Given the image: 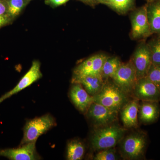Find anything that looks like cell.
Listing matches in <instances>:
<instances>
[{
  "mask_svg": "<svg viewBox=\"0 0 160 160\" xmlns=\"http://www.w3.org/2000/svg\"><path fill=\"white\" fill-rule=\"evenodd\" d=\"M127 129L113 123L95 128L89 138L90 147L95 151L115 147L125 137Z\"/></svg>",
  "mask_w": 160,
  "mask_h": 160,
  "instance_id": "6da1fadb",
  "label": "cell"
},
{
  "mask_svg": "<svg viewBox=\"0 0 160 160\" xmlns=\"http://www.w3.org/2000/svg\"><path fill=\"white\" fill-rule=\"evenodd\" d=\"M146 78L160 89V66L152 64Z\"/></svg>",
  "mask_w": 160,
  "mask_h": 160,
  "instance_id": "cb8c5ba5",
  "label": "cell"
},
{
  "mask_svg": "<svg viewBox=\"0 0 160 160\" xmlns=\"http://www.w3.org/2000/svg\"><path fill=\"white\" fill-rule=\"evenodd\" d=\"M129 97L109 79L105 82L101 91L93 97V102L119 112L129 101Z\"/></svg>",
  "mask_w": 160,
  "mask_h": 160,
  "instance_id": "7a4b0ae2",
  "label": "cell"
},
{
  "mask_svg": "<svg viewBox=\"0 0 160 160\" xmlns=\"http://www.w3.org/2000/svg\"><path fill=\"white\" fill-rule=\"evenodd\" d=\"M130 14L131 30L130 37L132 40H144L151 36L147 17V5L132 10Z\"/></svg>",
  "mask_w": 160,
  "mask_h": 160,
  "instance_id": "5b68a950",
  "label": "cell"
},
{
  "mask_svg": "<svg viewBox=\"0 0 160 160\" xmlns=\"http://www.w3.org/2000/svg\"><path fill=\"white\" fill-rule=\"evenodd\" d=\"M155 1V0H146L147 1V3H150L151 2H153V1Z\"/></svg>",
  "mask_w": 160,
  "mask_h": 160,
  "instance_id": "f546056e",
  "label": "cell"
},
{
  "mask_svg": "<svg viewBox=\"0 0 160 160\" xmlns=\"http://www.w3.org/2000/svg\"><path fill=\"white\" fill-rule=\"evenodd\" d=\"M115 147L98 151L93 157L94 160H117L119 159Z\"/></svg>",
  "mask_w": 160,
  "mask_h": 160,
  "instance_id": "603a6c76",
  "label": "cell"
},
{
  "mask_svg": "<svg viewBox=\"0 0 160 160\" xmlns=\"http://www.w3.org/2000/svg\"><path fill=\"white\" fill-rule=\"evenodd\" d=\"M139 102V100L136 98L129 100L120 111L121 120L126 129L138 127Z\"/></svg>",
  "mask_w": 160,
  "mask_h": 160,
  "instance_id": "9a60e30c",
  "label": "cell"
},
{
  "mask_svg": "<svg viewBox=\"0 0 160 160\" xmlns=\"http://www.w3.org/2000/svg\"><path fill=\"white\" fill-rule=\"evenodd\" d=\"M8 5V15L12 19L20 14L30 0H6Z\"/></svg>",
  "mask_w": 160,
  "mask_h": 160,
  "instance_id": "44dd1931",
  "label": "cell"
},
{
  "mask_svg": "<svg viewBox=\"0 0 160 160\" xmlns=\"http://www.w3.org/2000/svg\"><path fill=\"white\" fill-rule=\"evenodd\" d=\"M122 62L118 57H109L103 64L101 75L105 82L110 79Z\"/></svg>",
  "mask_w": 160,
  "mask_h": 160,
  "instance_id": "d6986e66",
  "label": "cell"
},
{
  "mask_svg": "<svg viewBox=\"0 0 160 160\" xmlns=\"http://www.w3.org/2000/svg\"><path fill=\"white\" fill-rule=\"evenodd\" d=\"M42 77V74L41 71V64L38 61L34 60L32 62L29 71L22 78L17 85L13 89L0 97V104L5 100L29 87L40 79Z\"/></svg>",
  "mask_w": 160,
  "mask_h": 160,
  "instance_id": "8fae6325",
  "label": "cell"
},
{
  "mask_svg": "<svg viewBox=\"0 0 160 160\" xmlns=\"http://www.w3.org/2000/svg\"><path fill=\"white\" fill-rule=\"evenodd\" d=\"M36 142L20 145L16 148L0 149V156L11 160H36L40 159L36 148Z\"/></svg>",
  "mask_w": 160,
  "mask_h": 160,
  "instance_id": "7c38bea8",
  "label": "cell"
},
{
  "mask_svg": "<svg viewBox=\"0 0 160 160\" xmlns=\"http://www.w3.org/2000/svg\"><path fill=\"white\" fill-rule=\"evenodd\" d=\"M118 113V112L93 102L85 114L95 128H98L115 122Z\"/></svg>",
  "mask_w": 160,
  "mask_h": 160,
  "instance_id": "ba28073f",
  "label": "cell"
},
{
  "mask_svg": "<svg viewBox=\"0 0 160 160\" xmlns=\"http://www.w3.org/2000/svg\"><path fill=\"white\" fill-rule=\"evenodd\" d=\"M55 119L46 114L27 121L23 129V136L20 145L36 142L41 135L56 126Z\"/></svg>",
  "mask_w": 160,
  "mask_h": 160,
  "instance_id": "277c9868",
  "label": "cell"
},
{
  "mask_svg": "<svg viewBox=\"0 0 160 160\" xmlns=\"http://www.w3.org/2000/svg\"><path fill=\"white\" fill-rule=\"evenodd\" d=\"M79 1L91 6H94L98 4L96 0H79Z\"/></svg>",
  "mask_w": 160,
  "mask_h": 160,
  "instance_id": "83f0119b",
  "label": "cell"
},
{
  "mask_svg": "<svg viewBox=\"0 0 160 160\" xmlns=\"http://www.w3.org/2000/svg\"><path fill=\"white\" fill-rule=\"evenodd\" d=\"M96 1L98 4H104L106 5L110 0H96Z\"/></svg>",
  "mask_w": 160,
  "mask_h": 160,
  "instance_id": "f1b7e54d",
  "label": "cell"
},
{
  "mask_svg": "<svg viewBox=\"0 0 160 160\" xmlns=\"http://www.w3.org/2000/svg\"><path fill=\"white\" fill-rule=\"evenodd\" d=\"M131 96L140 101H160V89L146 77L138 80Z\"/></svg>",
  "mask_w": 160,
  "mask_h": 160,
  "instance_id": "30bf717a",
  "label": "cell"
},
{
  "mask_svg": "<svg viewBox=\"0 0 160 160\" xmlns=\"http://www.w3.org/2000/svg\"><path fill=\"white\" fill-rule=\"evenodd\" d=\"M86 152L84 143L78 139H73L68 142L66 150V159L68 160H81Z\"/></svg>",
  "mask_w": 160,
  "mask_h": 160,
  "instance_id": "ac0fdd59",
  "label": "cell"
},
{
  "mask_svg": "<svg viewBox=\"0 0 160 160\" xmlns=\"http://www.w3.org/2000/svg\"><path fill=\"white\" fill-rule=\"evenodd\" d=\"M12 20L13 19L8 16L0 15V28L10 24Z\"/></svg>",
  "mask_w": 160,
  "mask_h": 160,
  "instance_id": "4316f807",
  "label": "cell"
},
{
  "mask_svg": "<svg viewBox=\"0 0 160 160\" xmlns=\"http://www.w3.org/2000/svg\"><path fill=\"white\" fill-rule=\"evenodd\" d=\"M136 0H110L106 6L120 14H125L134 9Z\"/></svg>",
  "mask_w": 160,
  "mask_h": 160,
  "instance_id": "ffe728a7",
  "label": "cell"
},
{
  "mask_svg": "<svg viewBox=\"0 0 160 160\" xmlns=\"http://www.w3.org/2000/svg\"><path fill=\"white\" fill-rule=\"evenodd\" d=\"M72 84L69 91V98L76 108L83 114H86L93 102V97L90 95L79 83Z\"/></svg>",
  "mask_w": 160,
  "mask_h": 160,
  "instance_id": "4fadbf2b",
  "label": "cell"
},
{
  "mask_svg": "<svg viewBox=\"0 0 160 160\" xmlns=\"http://www.w3.org/2000/svg\"><path fill=\"white\" fill-rule=\"evenodd\" d=\"M159 102L141 101L139 105L138 119L144 125L155 122L159 117L160 107Z\"/></svg>",
  "mask_w": 160,
  "mask_h": 160,
  "instance_id": "5bb4252c",
  "label": "cell"
},
{
  "mask_svg": "<svg viewBox=\"0 0 160 160\" xmlns=\"http://www.w3.org/2000/svg\"><path fill=\"white\" fill-rule=\"evenodd\" d=\"M108 57L107 55L98 53L81 62L73 70L72 82L86 76L101 75L103 64Z\"/></svg>",
  "mask_w": 160,
  "mask_h": 160,
  "instance_id": "9c48e42d",
  "label": "cell"
},
{
  "mask_svg": "<svg viewBox=\"0 0 160 160\" xmlns=\"http://www.w3.org/2000/svg\"><path fill=\"white\" fill-rule=\"evenodd\" d=\"M105 82L101 75H92L80 78L72 82L81 84L91 96L94 97L102 89Z\"/></svg>",
  "mask_w": 160,
  "mask_h": 160,
  "instance_id": "2e32d148",
  "label": "cell"
},
{
  "mask_svg": "<svg viewBox=\"0 0 160 160\" xmlns=\"http://www.w3.org/2000/svg\"><path fill=\"white\" fill-rule=\"evenodd\" d=\"M119 144L120 153L124 159H142L146 152L147 136L142 132H135L124 137Z\"/></svg>",
  "mask_w": 160,
  "mask_h": 160,
  "instance_id": "3957f363",
  "label": "cell"
},
{
  "mask_svg": "<svg viewBox=\"0 0 160 160\" xmlns=\"http://www.w3.org/2000/svg\"><path fill=\"white\" fill-rule=\"evenodd\" d=\"M151 52L152 63L160 66V35H156L148 42Z\"/></svg>",
  "mask_w": 160,
  "mask_h": 160,
  "instance_id": "7402d4cb",
  "label": "cell"
},
{
  "mask_svg": "<svg viewBox=\"0 0 160 160\" xmlns=\"http://www.w3.org/2000/svg\"><path fill=\"white\" fill-rule=\"evenodd\" d=\"M130 60L135 69L137 80L146 77L152 63L150 49L145 39L138 43Z\"/></svg>",
  "mask_w": 160,
  "mask_h": 160,
  "instance_id": "52a82bcc",
  "label": "cell"
},
{
  "mask_svg": "<svg viewBox=\"0 0 160 160\" xmlns=\"http://www.w3.org/2000/svg\"><path fill=\"white\" fill-rule=\"evenodd\" d=\"M110 79L122 91L131 96L138 80L135 69L130 59L126 62H122Z\"/></svg>",
  "mask_w": 160,
  "mask_h": 160,
  "instance_id": "8992f818",
  "label": "cell"
},
{
  "mask_svg": "<svg viewBox=\"0 0 160 160\" xmlns=\"http://www.w3.org/2000/svg\"><path fill=\"white\" fill-rule=\"evenodd\" d=\"M69 0H46V2L52 7H57L66 4Z\"/></svg>",
  "mask_w": 160,
  "mask_h": 160,
  "instance_id": "484cf974",
  "label": "cell"
},
{
  "mask_svg": "<svg viewBox=\"0 0 160 160\" xmlns=\"http://www.w3.org/2000/svg\"><path fill=\"white\" fill-rule=\"evenodd\" d=\"M0 15L9 16L8 5L6 0H0Z\"/></svg>",
  "mask_w": 160,
  "mask_h": 160,
  "instance_id": "d4e9b609",
  "label": "cell"
},
{
  "mask_svg": "<svg viewBox=\"0 0 160 160\" xmlns=\"http://www.w3.org/2000/svg\"><path fill=\"white\" fill-rule=\"evenodd\" d=\"M147 12L152 34L160 35V0L147 3Z\"/></svg>",
  "mask_w": 160,
  "mask_h": 160,
  "instance_id": "e0dca14e",
  "label": "cell"
}]
</instances>
